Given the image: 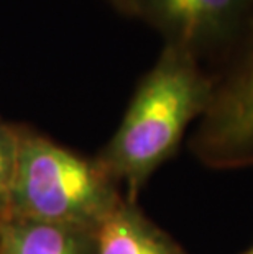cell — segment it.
<instances>
[{
	"mask_svg": "<svg viewBox=\"0 0 253 254\" xmlns=\"http://www.w3.org/2000/svg\"><path fill=\"white\" fill-rule=\"evenodd\" d=\"M214 92L212 72L196 56L165 45L138 82L114 136L94 161L137 202L138 192L176 154L187 127L201 120Z\"/></svg>",
	"mask_w": 253,
	"mask_h": 254,
	"instance_id": "1",
	"label": "cell"
},
{
	"mask_svg": "<svg viewBox=\"0 0 253 254\" xmlns=\"http://www.w3.org/2000/svg\"><path fill=\"white\" fill-rule=\"evenodd\" d=\"M239 254H253V245L250 246V248H247L245 251H242V253H239Z\"/></svg>",
	"mask_w": 253,
	"mask_h": 254,
	"instance_id": "9",
	"label": "cell"
},
{
	"mask_svg": "<svg viewBox=\"0 0 253 254\" xmlns=\"http://www.w3.org/2000/svg\"><path fill=\"white\" fill-rule=\"evenodd\" d=\"M253 0H137L138 18L155 26L165 45L177 46L199 61H219L239 38Z\"/></svg>",
	"mask_w": 253,
	"mask_h": 254,
	"instance_id": "4",
	"label": "cell"
},
{
	"mask_svg": "<svg viewBox=\"0 0 253 254\" xmlns=\"http://www.w3.org/2000/svg\"><path fill=\"white\" fill-rule=\"evenodd\" d=\"M17 158V129L0 117V221L10 217V189Z\"/></svg>",
	"mask_w": 253,
	"mask_h": 254,
	"instance_id": "7",
	"label": "cell"
},
{
	"mask_svg": "<svg viewBox=\"0 0 253 254\" xmlns=\"http://www.w3.org/2000/svg\"><path fill=\"white\" fill-rule=\"evenodd\" d=\"M0 254H95V235L21 218L0 221Z\"/></svg>",
	"mask_w": 253,
	"mask_h": 254,
	"instance_id": "6",
	"label": "cell"
},
{
	"mask_svg": "<svg viewBox=\"0 0 253 254\" xmlns=\"http://www.w3.org/2000/svg\"><path fill=\"white\" fill-rule=\"evenodd\" d=\"M117 12H120L125 17L138 18V5L137 0H107Z\"/></svg>",
	"mask_w": 253,
	"mask_h": 254,
	"instance_id": "8",
	"label": "cell"
},
{
	"mask_svg": "<svg viewBox=\"0 0 253 254\" xmlns=\"http://www.w3.org/2000/svg\"><path fill=\"white\" fill-rule=\"evenodd\" d=\"M212 77V100L189 148L211 169L253 166V3L244 30L219 59Z\"/></svg>",
	"mask_w": 253,
	"mask_h": 254,
	"instance_id": "3",
	"label": "cell"
},
{
	"mask_svg": "<svg viewBox=\"0 0 253 254\" xmlns=\"http://www.w3.org/2000/svg\"><path fill=\"white\" fill-rule=\"evenodd\" d=\"M95 254H187L137 202L123 198L95 233Z\"/></svg>",
	"mask_w": 253,
	"mask_h": 254,
	"instance_id": "5",
	"label": "cell"
},
{
	"mask_svg": "<svg viewBox=\"0 0 253 254\" xmlns=\"http://www.w3.org/2000/svg\"><path fill=\"white\" fill-rule=\"evenodd\" d=\"M10 189V217L97 233L125 195L94 159L23 125Z\"/></svg>",
	"mask_w": 253,
	"mask_h": 254,
	"instance_id": "2",
	"label": "cell"
}]
</instances>
